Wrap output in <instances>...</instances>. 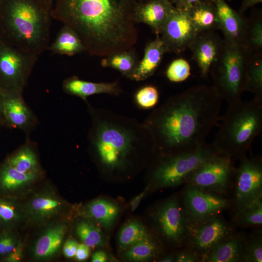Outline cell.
<instances>
[{"instance_id": "6da1fadb", "label": "cell", "mask_w": 262, "mask_h": 262, "mask_svg": "<svg viewBox=\"0 0 262 262\" xmlns=\"http://www.w3.org/2000/svg\"><path fill=\"white\" fill-rule=\"evenodd\" d=\"M137 0H55L51 16L69 27L92 55L131 49L138 39Z\"/></svg>"}, {"instance_id": "7a4b0ae2", "label": "cell", "mask_w": 262, "mask_h": 262, "mask_svg": "<svg viewBox=\"0 0 262 262\" xmlns=\"http://www.w3.org/2000/svg\"><path fill=\"white\" fill-rule=\"evenodd\" d=\"M223 98L213 85H199L171 98L152 116L153 140L162 155L195 150L217 125Z\"/></svg>"}, {"instance_id": "3957f363", "label": "cell", "mask_w": 262, "mask_h": 262, "mask_svg": "<svg viewBox=\"0 0 262 262\" xmlns=\"http://www.w3.org/2000/svg\"><path fill=\"white\" fill-rule=\"evenodd\" d=\"M51 11L40 0H1L0 38L38 56L49 46Z\"/></svg>"}, {"instance_id": "277c9868", "label": "cell", "mask_w": 262, "mask_h": 262, "mask_svg": "<svg viewBox=\"0 0 262 262\" xmlns=\"http://www.w3.org/2000/svg\"><path fill=\"white\" fill-rule=\"evenodd\" d=\"M212 144L220 153L233 161L246 156L254 139L262 130V98L241 99L228 107Z\"/></svg>"}, {"instance_id": "5b68a950", "label": "cell", "mask_w": 262, "mask_h": 262, "mask_svg": "<svg viewBox=\"0 0 262 262\" xmlns=\"http://www.w3.org/2000/svg\"><path fill=\"white\" fill-rule=\"evenodd\" d=\"M252 53L243 44L223 40L219 56L209 73L213 86L228 103L241 99L245 91L246 66Z\"/></svg>"}, {"instance_id": "8992f818", "label": "cell", "mask_w": 262, "mask_h": 262, "mask_svg": "<svg viewBox=\"0 0 262 262\" xmlns=\"http://www.w3.org/2000/svg\"><path fill=\"white\" fill-rule=\"evenodd\" d=\"M217 154L220 153L212 144L205 143L192 151L161 155L152 171L149 186L161 189L185 184L195 169Z\"/></svg>"}, {"instance_id": "52a82bcc", "label": "cell", "mask_w": 262, "mask_h": 262, "mask_svg": "<svg viewBox=\"0 0 262 262\" xmlns=\"http://www.w3.org/2000/svg\"><path fill=\"white\" fill-rule=\"evenodd\" d=\"M151 219L156 236L173 248L185 245L188 236L189 220L180 195H175L157 204L152 213Z\"/></svg>"}, {"instance_id": "ba28073f", "label": "cell", "mask_w": 262, "mask_h": 262, "mask_svg": "<svg viewBox=\"0 0 262 262\" xmlns=\"http://www.w3.org/2000/svg\"><path fill=\"white\" fill-rule=\"evenodd\" d=\"M230 192V219L262 198V157L260 154L240 160Z\"/></svg>"}, {"instance_id": "9c48e42d", "label": "cell", "mask_w": 262, "mask_h": 262, "mask_svg": "<svg viewBox=\"0 0 262 262\" xmlns=\"http://www.w3.org/2000/svg\"><path fill=\"white\" fill-rule=\"evenodd\" d=\"M234 163L225 155L215 154L195 169L187 178L185 184L229 198L236 168Z\"/></svg>"}, {"instance_id": "30bf717a", "label": "cell", "mask_w": 262, "mask_h": 262, "mask_svg": "<svg viewBox=\"0 0 262 262\" xmlns=\"http://www.w3.org/2000/svg\"><path fill=\"white\" fill-rule=\"evenodd\" d=\"M37 58L0 38V88L23 92Z\"/></svg>"}, {"instance_id": "8fae6325", "label": "cell", "mask_w": 262, "mask_h": 262, "mask_svg": "<svg viewBox=\"0 0 262 262\" xmlns=\"http://www.w3.org/2000/svg\"><path fill=\"white\" fill-rule=\"evenodd\" d=\"M91 138L104 166L110 169L122 167L131 149V138L125 131L109 125H102Z\"/></svg>"}, {"instance_id": "7c38bea8", "label": "cell", "mask_w": 262, "mask_h": 262, "mask_svg": "<svg viewBox=\"0 0 262 262\" xmlns=\"http://www.w3.org/2000/svg\"><path fill=\"white\" fill-rule=\"evenodd\" d=\"M235 230L230 222L219 213L197 223H190L184 246L195 251L203 262L217 244Z\"/></svg>"}, {"instance_id": "4fadbf2b", "label": "cell", "mask_w": 262, "mask_h": 262, "mask_svg": "<svg viewBox=\"0 0 262 262\" xmlns=\"http://www.w3.org/2000/svg\"><path fill=\"white\" fill-rule=\"evenodd\" d=\"M180 195L191 224L200 222L230 208L228 198L191 184H185Z\"/></svg>"}, {"instance_id": "5bb4252c", "label": "cell", "mask_w": 262, "mask_h": 262, "mask_svg": "<svg viewBox=\"0 0 262 262\" xmlns=\"http://www.w3.org/2000/svg\"><path fill=\"white\" fill-rule=\"evenodd\" d=\"M161 34L167 51L179 54L190 48L198 33L186 9L174 6Z\"/></svg>"}, {"instance_id": "9a60e30c", "label": "cell", "mask_w": 262, "mask_h": 262, "mask_svg": "<svg viewBox=\"0 0 262 262\" xmlns=\"http://www.w3.org/2000/svg\"><path fill=\"white\" fill-rule=\"evenodd\" d=\"M4 125L30 133L38 122L37 117L25 102L22 92L0 89Z\"/></svg>"}, {"instance_id": "2e32d148", "label": "cell", "mask_w": 262, "mask_h": 262, "mask_svg": "<svg viewBox=\"0 0 262 262\" xmlns=\"http://www.w3.org/2000/svg\"><path fill=\"white\" fill-rule=\"evenodd\" d=\"M66 207L62 198L52 191L46 190L33 196L23 208L26 218L33 223L41 224L59 215Z\"/></svg>"}, {"instance_id": "e0dca14e", "label": "cell", "mask_w": 262, "mask_h": 262, "mask_svg": "<svg viewBox=\"0 0 262 262\" xmlns=\"http://www.w3.org/2000/svg\"><path fill=\"white\" fill-rule=\"evenodd\" d=\"M218 29L226 42L243 44L247 19L232 9L225 0H214Z\"/></svg>"}, {"instance_id": "ac0fdd59", "label": "cell", "mask_w": 262, "mask_h": 262, "mask_svg": "<svg viewBox=\"0 0 262 262\" xmlns=\"http://www.w3.org/2000/svg\"><path fill=\"white\" fill-rule=\"evenodd\" d=\"M223 40L213 32L198 33L190 47L202 77H206L217 60Z\"/></svg>"}, {"instance_id": "d6986e66", "label": "cell", "mask_w": 262, "mask_h": 262, "mask_svg": "<svg viewBox=\"0 0 262 262\" xmlns=\"http://www.w3.org/2000/svg\"><path fill=\"white\" fill-rule=\"evenodd\" d=\"M174 7L171 0L139 2L135 11V21L147 24L159 35Z\"/></svg>"}, {"instance_id": "ffe728a7", "label": "cell", "mask_w": 262, "mask_h": 262, "mask_svg": "<svg viewBox=\"0 0 262 262\" xmlns=\"http://www.w3.org/2000/svg\"><path fill=\"white\" fill-rule=\"evenodd\" d=\"M43 174L20 172L6 160L0 164V196L15 197L33 184Z\"/></svg>"}, {"instance_id": "44dd1931", "label": "cell", "mask_w": 262, "mask_h": 262, "mask_svg": "<svg viewBox=\"0 0 262 262\" xmlns=\"http://www.w3.org/2000/svg\"><path fill=\"white\" fill-rule=\"evenodd\" d=\"M245 234L235 230L217 244L203 262H243Z\"/></svg>"}, {"instance_id": "7402d4cb", "label": "cell", "mask_w": 262, "mask_h": 262, "mask_svg": "<svg viewBox=\"0 0 262 262\" xmlns=\"http://www.w3.org/2000/svg\"><path fill=\"white\" fill-rule=\"evenodd\" d=\"M66 226L59 223L46 229L35 242L33 248V256L39 260L52 258L60 249L67 231Z\"/></svg>"}, {"instance_id": "603a6c76", "label": "cell", "mask_w": 262, "mask_h": 262, "mask_svg": "<svg viewBox=\"0 0 262 262\" xmlns=\"http://www.w3.org/2000/svg\"><path fill=\"white\" fill-rule=\"evenodd\" d=\"M165 47L159 35L146 47L142 60L137 64L131 77L136 81L145 80L155 72L160 65Z\"/></svg>"}, {"instance_id": "cb8c5ba5", "label": "cell", "mask_w": 262, "mask_h": 262, "mask_svg": "<svg viewBox=\"0 0 262 262\" xmlns=\"http://www.w3.org/2000/svg\"><path fill=\"white\" fill-rule=\"evenodd\" d=\"M64 92L86 100L88 96L94 94L108 93L117 95L120 90L116 82L97 83L87 82L73 76L65 80L62 85Z\"/></svg>"}, {"instance_id": "d4e9b609", "label": "cell", "mask_w": 262, "mask_h": 262, "mask_svg": "<svg viewBox=\"0 0 262 262\" xmlns=\"http://www.w3.org/2000/svg\"><path fill=\"white\" fill-rule=\"evenodd\" d=\"M193 26L198 33L218 29L214 1L199 0L186 9Z\"/></svg>"}, {"instance_id": "484cf974", "label": "cell", "mask_w": 262, "mask_h": 262, "mask_svg": "<svg viewBox=\"0 0 262 262\" xmlns=\"http://www.w3.org/2000/svg\"><path fill=\"white\" fill-rule=\"evenodd\" d=\"M18 171L43 174L37 153L36 143L29 139L5 160Z\"/></svg>"}, {"instance_id": "4316f807", "label": "cell", "mask_w": 262, "mask_h": 262, "mask_svg": "<svg viewBox=\"0 0 262 262\" xmlns=\"http://www.w3.org/2000/svg\"><path fill=\"white\" fill-rule=\"evenodd\" d=\"M119 213V208L115 203L103 198H98L89 203L85 207L84 216L98 223L106 229L114 225Z\"/></svg>"}, {"instance_id": "83f0119b", "label": "cell", "mask_w": 262, "mask_h": 262, "mask_svg": "<svg viewBox=\"0 0 262 262\" xmlns=\"http://www.w3.org/2000/svg\"><path fill=\"white\" fill-rule=\"evenodd\" d=\"M47 49L53 54L72 56L85 51L81 40L69 27L64 25Z\"/></svg>"}, {"instance_id": "f1b7e54d", "label": "cell", "mask_w": 262, "mask_h": 262, "mask_svg": "<svg viewBox=\"0 0 262 262\" xmlns=\"http://www.w3.org/2000/svg\"><path fill=\"white\" fill-rule=\"evenodd\" d=\"M26 218L23 207L15 197L0 196V229L15 230Z\"/></svg>"}, {"instance_id": "f546056e", "label": "cell", "mask_w": 262, "mask_h": 262, "mask_svg": "<svg viewBox=\"0 0 262 262\" xmlns=\"http://www.w3.org/2000/svg\"><path fill=\"white\" fill-rule=\"evenodd\" d=\"M163 246L157 237L152 235L124 251L123 258L135 262L155 260L161 255Z\"/></svg>"}, {"instance_id": "4dcf8cb0", "label": "cell", "mask_w": 262, "mask_h": 262, "mask_svg": "<svg viewBox=\"0 0 262 262\" xmlns=\"http://www.w3.org/2000/svg\"><path fill=\"white\" fill-rule=\"evenodd\" d=\"M245 91L262 98V54L253 52L250 56L246 68Z\"/></svg>"}, {"instance_id": "1f68e13d", "label": "cell", "mask_w": 262, "mask_h": 262, "mask_svg": "<svg viewBox=\"0 0 262 262\" xmlns=\"http://www.w3.org/2000/svg\"><path fill=\"white\" fill-rule=\"evenodd\" d=\"M152 235L140 221L133 220L125 224L118 236L120 249L125 251L132 246Z\"/></svg>"}, {"instance_id": "d6a6232c", "label": "cell", "mask_w": 262, "mask_h": 262, "mask_svg": "<svg viewBox=\"0 0 262 262\" xmlns=\"http://www.w3.org/2000/svg\"><path fill=\"white\" fill-rule=\"evenodd\" d=\"M230 222L235 229L237 228H250L253 229L262 228V198L230 219Z\"/></svg>"}, {"instance_id": "836d02e7", "label": "cell", "mask_w": 262, "mask_h": 262, "mask_svg": "<svg viewBox=\"0 0 262 262\" xmlns=\"http://www.w3.org/2000/svg\"><path fill=\"white\" fill-rule=\"evenodd\" d=\"M101 66L115 68L124 75L131 77L137 65L134 53L132 50L116 52L102 60Z\"/></svg>"}, {"instance_id": "e575fe53", "label": "cell", "mask_w": 262, "mask_h": 262, "mask_svg": "<svg viewBox=\"0 0 262 262\" xmlns=\"http://www.w3.org/2000/svg\"><path fill=\"white\" fill-rule=\"evenodd\" d=\"M76 232L82 243L89 247L104 245L105 240L101 230L90 220L80 221L77 224Z\"/></svg>"}, {"instance_id": "d590c367", "label": "cell", "mask_w": 262, "mask_h": 262, "mask_svg": "<svg viewBox=\"0 0 262 262\" xmlns=\"http://www.w3.org/2000/svg\"><path fill=\"white\" fill-rule=\"evenodd\" d=\"M252 52H262V20L260 16L247 19L243 44Z\"/></svg>"}, {"instance_id": "8d00e7d4", "label": "cell", "mask_w": 262, "mask_h": 262, "mask_svg": "<svg viewBox=\"0 0 262 262\" xmlns=\"http://www.w3.org/2000/svg\"><path fill=\"white\" fill-rule=\"evenodd\" d=\"M262 262V228L245 234L243 262Z\"/></svg>"}, {"instance_id": "74e56055", "label": "cell", "mask_w": 262, "mask_h": 262, "mask_svg": "<svg viewBox=\"0 0 262 262\" xmlns=\"http://www.w3.org/2000/svg\"><path fill=\"white\" fill-rule=\"evenodd\" d=\"M189 63L184 59L174 60L168 66L166 74L171 82H180L186 80L191 74Z\"/></svg>"}, {"instance_id": "f35d334b", "label": "cell", "mask_w": 262, "mask_h": 262, "mask_svg": "<svg viewBox=\"0 0 262 262\" xmlns=\"http://www.w3.org/2000/svg\"><path fill=\"white\" fill-rule=\"evenodd\" d=\"M159 93L157 89L152 86H147L140 89L136 94V101L143 108L153 107L157 103Z\"/></svg>"}, {"instance_id": "ab89813d", "label": "cell", "mask_w": 262, "mask_h": 262, "mask_svg": "<svg viewBox=\"0 0 262 262\" xmlns=\"http://www.w3.org/2000/svg\"><path fill=\"white\" fill-rule=\"evenodd\" d=\"M177 249L175 262H201V258L191 248L184 246Z\"/></svg>"}, {"instance_id": "60d3db41", "label": "cell", "mask_w": 262, "mask_h": 262, "mask_svg": "<svg viewBox=\"0 0 262 262\" xmlns=\"http://www.w3.org/2000/svg\"><path fill=\"white\" fill-rule=\"evenodd\" d=\"M23 256V245L19 240L15 248L8 254L2 262H18L21 261Z\"/></svg>"}, {"instance_id": "b9f144b4", "label": "cell", "mask_w": 262, "mask_h": 262, "mask_svg": "<svg viewBox=\"0 0 262 262\" xmlns=\"http://www.w3.org/2000/svg\"><path fill=\"white\" fill-rule=\"evenodd\" d=\"M12 231L14 230H1L0 232V262L7 255V246Z\"/></svg>"}, {"instance_id": "7bdbcfd3", "label": "cell", "mask_w": 262, "mask_h": 262, "mask_svg": "<svg viewBox=\"0 0 262 262\" xmlns=\"http://www.w3.org/2000/svg\"><path fill=\"white\" fill-rule=\"evenodd\" d=\"M79 244L74 239H69L65 243L63 251L64 256L67 258L74 257Z\"/></svg>"}, {"instance_id": "ee69618b", "label": "cell", "mask_w": 262, "mask_h": 262, "mask_svg": "<svg viewBox=\"0 0 262 262\" xmlns=\"http://www.w3.org/2000/svg\"><path fill=\"white\" fill-rule=\"evenodd\" d=\"M89 248L83 243L79 244L74 256L75 259L78 261H83L87 259L90 255Z\"/></svg>"}, {"instance_id": "f6af8a7d", "label": "cell", "mask_w": 262, "mask_h": 262, "mask_svg": "<svg viewBox=\"0 0 262 262\" xmlns=\"http://www.w3.org/2000/svg\"><path fill=\"white\" fill-rule=\"evenodd\" d=\"M149 186H147L143 191L135 196L130 202L131 210L132 211H135L140 204L141 201L149 190Z\"/></svg>"}, {"instance_id": "bcb514c9", "label": "cell", "mask_w": 262, "mask_h": 262, "mask_svg": "<svg viewBox=\"0 0 262 262\" xmlns=\"http://www.w3.org/2000/svg\"><path fill=\"white\" fill-rule=\"evenodd\" d=\"M199 0H171L175 7L181 9H187L192 4L199 1ZM214 1V0H210Z\"/></svg>"}, {"instance_id": "7dc6e473", "label": "cell", "mask_w": 262, "mask_h": 262, "mask_svg": "<svg viewBox=\"0 0 262 262\" xmlns=\"http://www.w3.org/2000/svg\"><path fill=\"white\" fill-rule=\"evenodd\" d=\"M108 255L103 250H98L95 252L92 256V262H106L108 260Z\"/></svg>"}, {"instance_id": "c3c4849f", "label": "cell", "mask_w": 262, "mask_h": 262, "mask_svg": "<svg viewBox=\"0 0 262 262\" xmlns=\"http://www.w3.org/2000/svg\"><path fill=\"white\" fill-rule=\"evenodd\" d=\"M262 2V0H243L239 13L242 14L248 8Z\"/></svg>"}, {"instance_id": "681fc988", "label": "cell", "mask_w": 262, "mask_h": 262, "mask_svg": "<svg viewBox=\"0 0 262 262\" xmlns=\"http://www.w3.org/2000/svg\"><path fill=\"white\" fill-rule=\"evenodd\" d=\"M176 251L171 252L166 255L162 256L159 261L161 262H175Z\"/></svg>"}, {"instance_id": "f907efd6", "label": "cell", "mask_w": 262, "mask_h": 262, "mask_svg": "<svg viewBox=\"0 0 262 262\" xmlns=\"http://www.w3.org/2000/svg\"><path fill=\"white\" fill-rule=\"evenodd\" d=\"M44 4H45L48 7L52 9L53 4L55 0H40Z\"/></svg>"}, {"instance_id": "816d5d0a", "label": "cell", "mask_w": 262, "mask_h": 262, "mask_svg": "<svg viewBox=\"0 0 262 262\" xmlns=\"http://www.w3.org/2000/svg\"><path fill=\"white\" fill-rule=\"evenodd\" d=\"M4 125L3 117L2 112L1 104V90L0 89V126Z\"/></svg>"}, {"instance_id": "f5cc1de1", "label": "cell", "mask_w": 262, "mask_h": 262, "mask_svg": "<svg viewBox=\"0 0 262 262\" xmlns=\"http://www.w3.org/2000/svg\"><path fill=\"white\" fill-rule=\"evenodd\" d=\"M139 2H143L147 0H137Z\"/></svg>"}, {"instance_id": "db71d44e", "label": "cell", "mask_w": 262, "mask_h": 262, "mask_svg": "<svg viewBox=\"0 0 262 262\" xmlns=\"http://www.w3.org/2000/svg\"><path fill=\"white\" fill-rule=\"evenodd\" d=\"M1 0H0V3H1Z\"/></svg>"}, {"instance_id": "11a10c76", "label": "cell", "mask_w": 262, "mask_h": 262, "mask_svg": "<svg viewBox=\"0 0 262 262\" xmlns=\"http://www.w3.org/2000/svg\"><path fill=\"white\" fill-rule=\"evenodd\" d=\"M1 231V230L0 229V232Z\"/></svg>"}]
</instances>
